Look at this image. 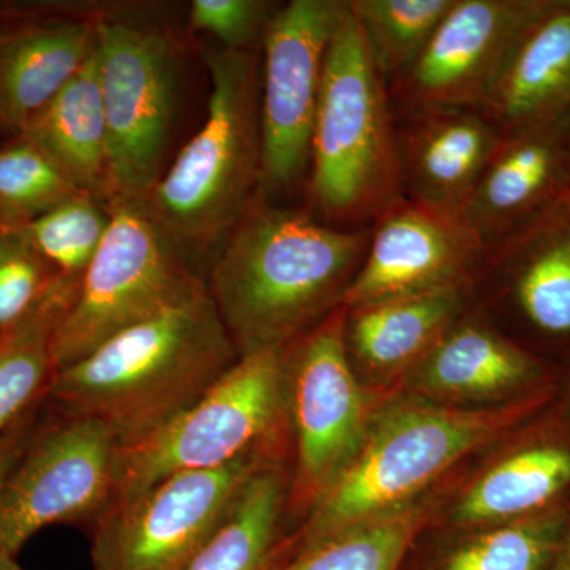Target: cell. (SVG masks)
I'll use <instances>...</instances> for the list:
<instances>
[{
	"label": "cell",
	"instance_id": "6da1fadb",
	"mask_svg": "<svg viewBox=\"0 0 570 570\" xmlns=\"http://www.w3.org/2000/svg\"><path fill=\"white\" fill-rule=\"evenodd\" d=\"M367 245L370 227H335L258 198L205 281L236 354L287 347L343 306Z\"/></svg>",
	"mask_w": 570,
	"mask_h": 570
},
{
	"label": "cell",
	"instance_id": "7a4b0ae2",
	"mask_svg": "<svg viewBox=\"0 0 570 570\" xmlns=\"http://www.w3.org/2000/svg\"><path fill=\"white\" fill-rule=\"evenodd\" d=\"M557 396L553 387L493 406L461 407L392 393L354 461L284 539L281 562L348 528L415 504L460 461L513 436Z\"/></svg>",
	"mask_w": 570,
	"mask_h": 570
},
{
	"label": "cell",
	"instance_id": "3957f363",
	"mask_svg": "<svg viewBox=\"0 0 570 570\" xmlns=\"http://www.w3.org/2000/svg\"><path fill=\"white\" fill-rule=\"evenodd\" d=\"M238 358L205 288L56 371L45 400L132 444L193 406Z\"/></svg>",
	"mask_w": 570,
	"mask_h": 570
},
{
	"label": "cell",
	"instance_id": "277c9868",
	"mask_svg": "<svg viewBox=\"0 0 570 570\" xmlns=\"http://www.w3.org/2000/svg\"><path fill=\"white\" fill-rule=\"evenodd\" d=\"M206 66L212 89L204 126L142 200L184 253L227 238L262 197L258 56L217 50L206 55Z\"/></svg>",
	"mask_w": 570,
	"mask_h": 570
},
{
	"label": "cell",
	"instance_id": "5b68a950",
	"mask_svg": "<svg viewBox=\"0 0 570 570\" xmlns=\"http://www.w3.org/2000/svg\"><path fill=\"white\" fill-rule=\"evenodd\" d=\"M307 175L316 216L340 228L367 227L404 198L389 85L347 0L326 52Z\"/></svg>",
	"mask_w": 570,
	"mask_h": 570
},
{
	"label": "cell",
	"instance_id": "8992f818",
	"mask_svg": "<svg viewBox=\"0 0 570 570\" xmlns=\"http://www.w3.org/2000/svg\"><path fill=\"white\" fill-rule=\"evenodd\" d=\"M266 448L291 450L285 347L239 356L178 417L121 445L115 501L170 475L228 466Z\"/></svg>",
	"mask_w": 570,
	"mask_h": 570
},
{
	"label": "cell",
	"instance_id": "52a82bcc",
	"mask_svg": "<svg viewBox=\"0 0 570 570\" xmlns=\"http://www.w3.org/2000/svg\"><path fill=\"white\" fill-rule=\"evenodd\" d=\"M108 208L111 220L104 243L52 336L56 371L206 288L145 202L115 198Z\"/></svg>",
	"mask_w": 570,
	"mask_h": 570
},
{
	"label": "cell",
	"instance_id": "ba28073f",
	"mask_svg": "<svg viewBox=\"0 0 570 570\" xmlns=\"http://www.w3.org/2000/svg\"><path fill=\"white\" fill-rule=\"evenodd\" d=\"M346 309L285 347V395L292 459L285 515L302 523L335 485L392 393L360 379L346 337Z\"/></svg>",
	"mask_w": 570,
	"mask_h": 570
},
{
	"label": "cell",
	"instance_id": "9c48e42d",
	"mask_svg": "<svg viewBox=\"0 0 570 570\" xmlns=\"http://www.w3.org/2000/svg\"><path fill=\"white\" fill-rule=\"evenodd\" d=\"M287 450H255L228 466L181 472L116 499L92 524L94 570L186 569L247 480Z\"/></svg>",
	"mask_w": 570,
	"mask_h": 570
},
{
	"label": "cell",
	"instance_id": "30bf717a",
	"mask_svg": "<svg viewBox=\"0 0 570 570\" xmlns=\"http://www.w3.org/2000/svg\"><path fill=\"white\" fill-rule=\"evenodd\" d=\"M96 29L111 200H145L164 174L174 124V45L165 33L127 21L99 18Z\"/></svg>",
	"mask_w": 570,
	"mask_h": 570
},
{
	"label": "cell",
	"instance_id": "8fae6325",
	"mask_svg": "<svg viewBox=\"0 0 570 570\" xmlns=\"http://www.w3.org/2000/svg\"><path fill=\"white\" fill-rule=\"evenodd\" d=\"M36 428L0 485V551L17 557L32 535L59 523H91L116 494L115 433L91 417L61 414Z\"/></svg>",
	"mask_w": 570,
	"mask_h": 570
},
{
	"label": "cell",
	"instance_id": "7c38bea8",
	"mask_svg": "<svg viewBox=\"0 0 570 570\" xmlns=\"http://www.w3.org/2000/svg\"><path fill=\"white\" fill-rule=\"evenodd\" d=\"M346 0H292L264 37L261 81L262 197L288 190L309 171L326 52Z\"/></svg>",
	"mask_w": 570,
	"mask_h": 570
},
{
	"label": "cell",
	"instance_id": "4fadbf2b",
	"mask_svg": "<svg viewBox=\"0 0 570 570\" xmlns=\"http://www.w3.org/2000/svg\"><path fill=\"white\" fill-rule=\"evenodd\" d=\"M543 0H455L414 66L389 82L395 115L482 110Z\"/></svg>",
	"mask_w": 570,
	"mask_h": 570
},
{
	"label": "cell",
	"instance_id": "5bb4252c",
	"mask_svg": "<svg viewBox=\"0 0 570 570\" xmlns=\"http://www.w3.org/2000/svg\"><path fill=\"white\" fill-rule=\"evenodd\" d=\"M487 254L461 217L401 198L370 225L365 261L343 306L474 283Z\"/></svg>",
	"mask_w": 570,
	"mask_h": 570
},
{
	"label": "cell",
	"instance_id": "9a60e30c",
	"mask_svg": "<svg viewBox=\"0 0 570 570\" xmlns=\"http://www.w3.org/2000/svg\"><path fill=\"white\" fill-rule=\"evenodd\" d=\"M569 195L570 116L502 130L461 219L490 250Z\"/></svg>",
	"mask_w": 570,
	"mask_h": 570
},
{
	"label": "cell",
	"instance_id": "2e32d148",
	"mask_svg": "<svg viewBox=\"0 0 570 570\" xmlns=\"http://www.w3.org/2000/svg\"><path fill=\"white\" fill-rule=\"evenodd\" d=\"M561 374L542 356L468 313L400 382L412 395L449 406H485L558 387Z\"/></svg>",
	"mask_w": 570,
	"mask_h": 570
},
{
	"label": "cell",
	"instance_id": "e0dca14e",
	"mask_svg": "<svg viewBox=\"0 0 570 570\" xmlns=\"http://www.w3.org/2000/svg\"><path fill=\"white\" fill-rule=\"evenodd\" d=\"M461 494L453 523L469 530L538 515L570 499V423L557 401Z\"/></svg>",
	"mask_w": 570,
	"mask_h": 570
},
{
	"label": "cell",
	"instance_id": "ac0fdd59",
	"mask_svg": "<svg viewBox=\"0 0 570 570\" xmlns=\"http://www.w3.org/2000/svg\"><path fill=\"white\" fill-rule=\"evenodd\" d=\"M501 135L480 110L438 108L396 115L404 197L461 217Z\"/></svg>",
	"mask_w": 570,
	"mask_h": 570
},
{
	"label": "cell",
	"instance_id": "d6986e66",
	"mask_svg": "<svg viewBox=\"0 0 570 570\" xmlns=\"http://www.w3.org/2000/svg\"><path fill=\"white\" fill-rule=\"evenodd\" d=\"M474 283L396 296L346 309L344 337L356 374L371 387L400 384L439 337L468 313Z\"/></svg>",
	"mask_w": 570,
	"mask_h": 570
},
{
	"label": "cell",
	"instance_id": "ffe728a7",
	"mask_svg": "<svg viewBox=\"0 0 570 570\" xmlns=\"http://www.w3.org/2000/svg\"><path fill=\"white\" fill-rule=\"evenodd\" d=\"M96 20H29L0 32V132L26 127L88 63Z\"/></svg>",
	"mask_w": 570,
	"mask_h": 570
},
{
	"label": "cell",
	"instance_id": "44dd1931",
	"mask_svg": "<svg viewBox=\"0 0 570 570\" xmlns=\"http://www.w3.org/2000/svg\"><path fill=\"white\" fill-rule=\"evenodd\" d=\"M509 130L570 116V0H543L483 105Z\"/></svg>",
	"mask_w": 570,
	"mask_h": 570
},
{
	"label": "cell",
	"instance_id": "7402d4cb",
	"mask_svg": "<svg viewBox=\"0 0 570 570\" xmlns=\"http://www.w3.org/2000/svg\"><path fill=\"white\" fill-rule=\"evenodd\" d=\"M483 266L504 276L513 305L534 332L570 340V195L490 249Z\"/></svg>",
	"mask_w": 570,
	"mask_h": 570
},
{
	"label": "cell",
	"instance_id": "603a6c76",
	"mask_svg": "<svg viewBox=\"0 0 570 570\" xmlns=\"http://www.w3.org/2000/svg\"><path fill=\"white\" fill-rule=\"evenodd\" d=\"M20 138L37 146L77 189L108 205L110 151L96 52Z\"/></svg>",
	"mask_w": 570,
	"mask_h": 570
},
{
	"label": "cell",
	"instance_id": "cb8c5ba5",
	"mask_svg": "<svg viewBox=\"0 0 570 570\" xmlns=\"http://www.w3.org/2000/svg\"><path fill=\"white\" fill-rule=\"evenodd\" d=\"M287 494L285 460L258 469L184 570H275Z\"/></svg>",
	"mask_w": 570,
	"mask_h": 570
},
{
	"label": "cell",
	"instance_id": "d4e9b609",
	"mask_svg": "<svg viewBox=\"0 0 570 570\" xmlns=\"http://www.w3.org/2000/svg\"><path fill=\"white\" fill-rule=\"evenodd\" d=\"M77 285V279L63 281L37 313L0 341V436L45 400L56 371L52 336Z\"/></svg>",
	"mask_w": 570,
	"mask_h": 570
},
{
	"label": "cell",
	"instance_id": "484cf974",
	"mask_svg": "<svg viewBox=\"0 0 570 570\" xmlns=\"http://www.w3.org/2000/svg\"><path fill=\"white\" fill-rule=\"evenodd\" d=\"M428 517L415 502L296 551L275 570H401Z\"/></svg>",
	"mask_w": 570,
	"mask_h": 570
},
{
	"label": "cell",
	"instance_id": "4316f807",
	"mask_svg": "<svg viewBox=\"0 0 570 570\" xmlns=\"http://www.w3.org/2000/svg\"><path fill=\"white\" fill-rule=\"evenodd\" d=\"M455 0H347L371 61L387 85L411 69Z\"/></svg>",
	"mask_w": 570,
	"mask_h": 570
},
{
	"label": "cell",
	"instance_id": "83f0119b",
	"mask_svg": "<svg viewBox=\"0 0 570 570\" xmlns=\"http://www.w3.org/2000/svg\"><path fill=\"white\" fill-rule=\"evenodd\" d=\"M569 501L528 519L475 531L450 551L439 570L553 569L568 520Z\"/></svg>",
	"mask_w": 570,
	"mask_h": 570
},
{
	"label": "cell",
	"instance_id": "f1b7e54d",
	"mask_svg": "<svg viewBox=\"0 0 570 570\" xmlns=\"http://www.w3.org/2000/svg\"><path fill=\"white\" fill-rule=\"evenodd\" d=\"M110 208L91 195H78L22 227L29 242L59 273L80 281L110 227Z\"/></svg>",
	"mask_w": 570,
	"mask_h": 570
},
{
	"label": "cell",
	"instance_id": "f546056e",
	"mask_svg": "<svg viewBox=\"0 0 570 570\" xmlns=\"http://www.w3.org/2000/svg\"><path fill=\"white\" fill-rule=\"evenodd\" d=\"M86 195L24 138L0 148V227L20 228L55 206Z\"/></svg>",
	"mask_w": 570,
	"mask_h": 570
},
{
	"label": "cell",
	"instance_id": "4dcf8cb0",
	"mask_svg": "<svg viewBox=\"0 0 570 570\" xmlns=\"http://www.w3.org/2000/svg\"><path fill=\"white\" fill-rule=\"evenodd\" d=\"M22 227H0V341L40 309L63 281Z\"/></svg>",
	"mask_w": 570,
	"mask_h": 570
},
{
	"label": "cell",
	"instance_id": "1f68e13d",
	"mask_svg": "<svg viewBox=\"0 0 570 570\" xmlns=\"http://www.w3.org/2000/svg\"><path fill=\"white\" fill-rule=\"evenodd\" d=\"M276 9L265 0H195L189 21L195 31L219 41L223 50L253 51Z\"/></svg>",
	"mask_w": 570,
	"mask_h": 570
},
{
	"label": "cell",
	"instance_id": "d6a6232c",
	"mask_svg": "<svg viewBox=\"0 0 570 570\" xmlns=\"http://www.w3.org/2000/svg\"><path fill=\"white\" fill-rule=\"evenodd\" d=\"M32 414L33 411L7 431L3 436H0V485H2L10 469L20 459L21 453L24 452L29 439L32 438L33 431H36V426L32 425Z\"/></svg>",
	"mask_w": 570,
	"mask_h": 570
},
{
	"label": "cell",
	"instance_id": "836d02e7",
	"mask_svg": "<svg viewBox=\"0 0 570 570\" xmlns=\"http://www.w3.org/2000/svg\"><path fill=\"white\" fill-rule=\"evenodd\" d=\"M551 570H570V501L560 551H558L557 561H554L553 569Z\"/></svg>",
	"mask_w": 570,
	"mask_h": 570
},
{
	"label": "cell",
	"instance_id": "e575fe53",
	"mask_svg": "<svg viewBox=\"0 0 570 570\" xmlns=\"http://www.w3.org/2000/svg\"><path fill=\"white\" fill-rule=\"evenodd\" d=\"M557 406L570 423V373L566 382L558 384Z\"/></svg>",
	"mask_w": 570,
	"mask_h": 570
},
{
	"label": "cell",
	"instance_id": "d590c367",
	"mask_svg": "<svg viewBox=\"0 0 570 570\" xmlns=\"http://www.w3.org/2000/svg\"><path fill=\"white\" fill-rule=\"evenodd\" d=\"M0 570H22L13 554L0 551Z\"/></svg>",
	"mask_w": 570,
	"mask_h": 570
}]
</instances>
